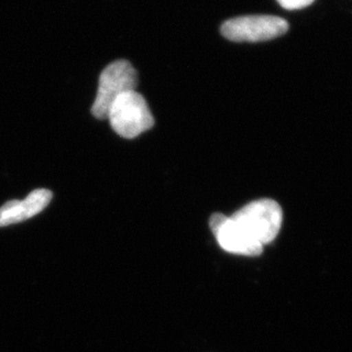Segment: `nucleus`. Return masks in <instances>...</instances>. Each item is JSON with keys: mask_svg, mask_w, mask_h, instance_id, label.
Masks as SVG:
<instances>
[{"mask_svg": "<svg viewBox=\"0 0 352 352\" xmlns=\"http://www.w3.org/2000/svg\"><path fill=\"white\" fill-rule=\"evenodd\" d=\"M245 232L258 244H270L277 237L283 222V210L272 199H260L248 204L231 217Z\"/></svg>", "mask_w": 352, "mask_h": 352, "instance_id": "2", "label": "nucleus"}, {"mask_svg": "<svg viewBox=\"0 0 352 352\" xmlns=\"http://www.w3.org/2000/svg\"><path fill=\"white\" fill-rule=\"evenodd\" d=\"M277 1L285 10H295L310 6L315 0H277Z\"/></svg>", "mask_w": 352, "mask_h": 352, "instance_id": "7", "label": "nucleus"}, {"mask_svg": "<svg viewBox=\"0 0 352 352\" xmlns=\"http://www.w3.org/2000/svg\"><path fill=\"white\" fill-rule=\"evenodd\" d=\"M51 191L36 189L23 200H10L0 207V228L20 223L41 213L51 203Z\"/></svg>", "mask_w": 352, "mask_h": 352, "instance_id": "6", "label": "nucleus"}, {"mask_svg": "<svg viewBox=\"0 0 352 352\" xmlns=\"http://www.w3.org/2000/svg\"><path fill=\"white\" fill-rule=\"evenodd\" d=\"M136 85L138 75L129 61L119 60L109 65L100 76L91 113L95 118L107 119L109 109L116 98L126 91H135Z\"/></svg>", "mask_w": 352, "mask_h": 352, "instance_id": "3", "label": "nucleus"}, {"mask_svg": "<svg viewBox=\"0 0 352 352\" xmlns=\"http://www.w3.org/2000/svg\"><path fill=\"white\" fill-rule=\"evenodd\" d=\"M288 30L287 21L272 15H248L224 22L221 32L236 43H258L280 37Z\"/></svg>", "mask_w": 352, "mask_h": 352, "instance_id": "4", "label": "nucleus"}, {"mask_svg": "<svg viewBox=\"0 0 352 352\" xmlns=\"http://www.w3.org/2000/svg\"><path fill=\"white\" fill-rule=\"evenodd\" d=\"M107 119L113 131L124 139H135L153 129L155 124L149 105L136 91H126L116 98Z\"/></svg>", "mask_w": 352, "mask_h": 352, "instance_id": "1", "label": "nucleus"}, {"mask_svg": "<svg viewBox=\"0 0 352 352\" xmlns=\"http://www.w3.org/2000/svg\"><path fill=\"white\" fill-rule=\"evenodd\" d=\"M210 227L224 251L245 256H258L263 251V246L253 241L231 217L215 213L210 217Z\"/></svg>", "mask_w": 352, "mask_h": 352, "instance_id": "5", "label": "nucleus"}]
</instances>
